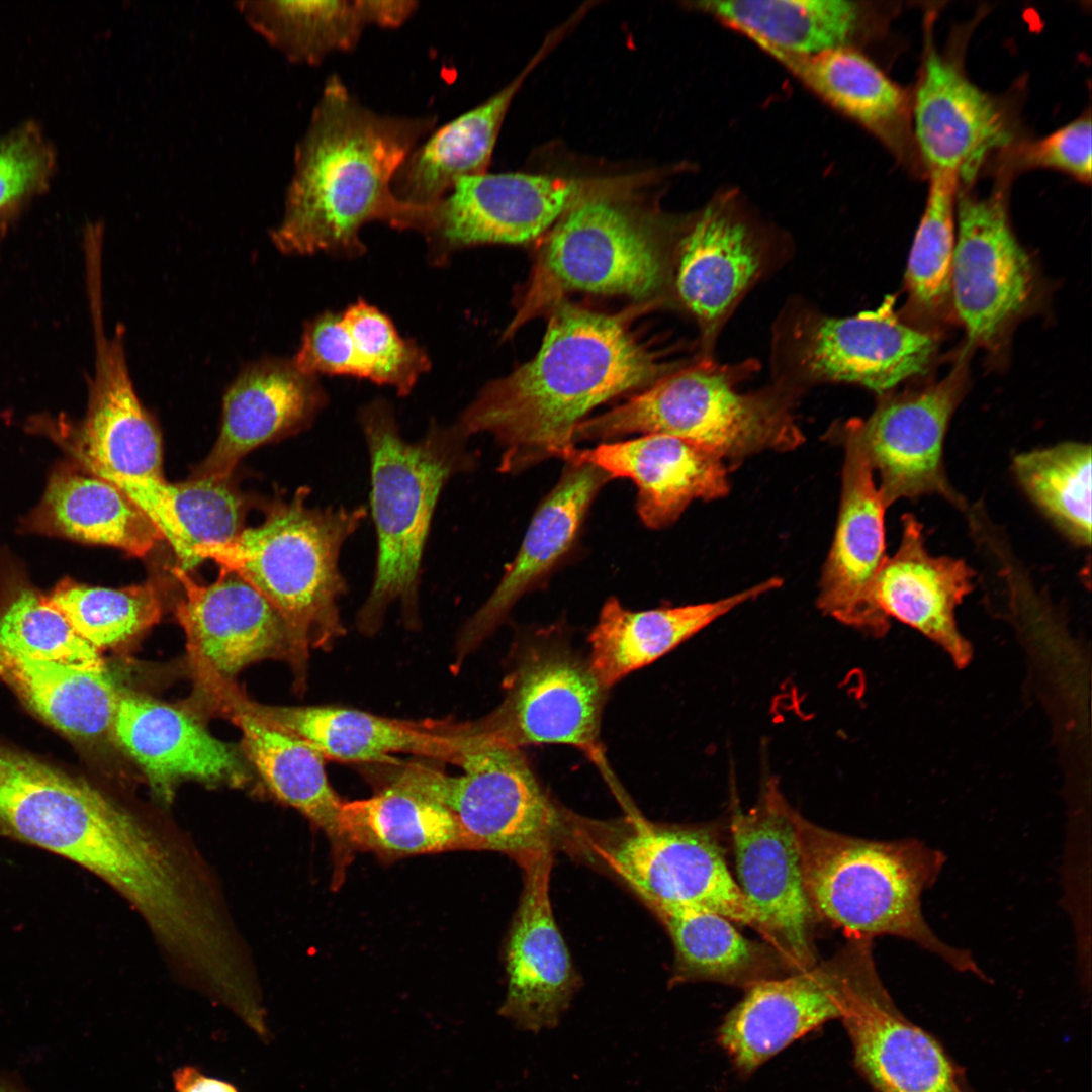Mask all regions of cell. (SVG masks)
Returning a JSON list of instances; mask_svg holds the SVG:
<instances>
[{
	"label": "cell",
	"mask_w": 1092,
	"mask_h": 1092,
	"mask_svg": "<svg viewBox=\"0 0 1092 1092\" xmlns=\"http://www.w3.org/2000/svg\"><path fill=\"white\" fill-rule=\"evenodd\" d=\"M664 369L622 316L561 304L537 354L488 383L453 427L467 440L493 436L502 448L498 470L515 474L550 458L564 460L589 412L651 385Z\"/></svg>",
	"instance_id": "cell-1"
},
{
	"label": "cell",
	"mask_w": 1092,
	"mask_h": 1092,
	"mask_svg": "<svg viewBox=\"0 0 1092 1092\" xmlns=\"http://www.w3.org/2000/svg\"><path fill=\"white\" fill-rule=\"evenodd\" d=\"M436 116H396L363 105L337 75L325 82L295 147L281 221L270 232L287 255L358 257L360 230L380 221L412 230L416 206L393 194V177Z\"/></svg>",
	"instance_id": "cell-2"
},
{
	"label": "cell",
	"mask_w": 1092,
	"mask_h": 1092,
	"mask_svg": "<svg viewBox=\"0 0 1092 1092\" xmlns=\"http://www.w3.org/2000/svg\"><path fill=\"white\" fill-rule=\"evenodd\" d=\"M299 488L275 502L262 524L226 543L194 548L196 564L212 559L255 587L281 616L288 659L301 688L310 649L331 647L345 633L339 601L347 593L340 570L346 541L367 517V508L311 507Z\"/></svg>",
	"instance_id": "cell-3"
},
{
	"label": "cell",
	"mask_w": 1092,
	"mask_h": 1092,
	"mask_svg": "<svg viewBox=\"0 0 1092 1092\" xmlns=\"http://www.w3.org/2000/svg\"><path fill=\"white\" fill-rule=\"evenodd\" d=\"M806 892L817 916L848 939L891 935L911 941L952 969L985 978L972 954L943 942L922 912V895L937 881L944 854L915 839L870 840L823 828L798 816Z\"/></svg>",
	"instance_id": "cell-4"
},
{
	"label": "cell",
	"mask_w": 1092,
	"mask_h": 1092,
	"mask_svg": "<svg viewBox=\"0 0 1092 1092\" xmlns=\"http://www.w3.org/2000/svg\"><path fill=\"white\" fill-rule=\"evenodd\" d=\"M358 420L370 457L377 554L357 623L364 633H373L394 602L405 618L416 617L423 554L438 498L452 477L476 466L477 457L453 425L432 423L418 441L403 439L391 406L382 399L364 405Z\"/></svg>",
	"instance_id": "cell-5"
},
{
	"label": "cell",
	"mask_w": 1092,
	"mask_h": 1092,
	"mask_svg": "<svg viewBox=\"0 0 1092 1092\" xmlns=\"http://www.w3.org/2000/svg\"><path fill=\"white\" fill-rule=\"evenodd\" d=\"M0 830L94 873L122 896L142 891L159 839L99 791L0 744Z\"/></svg>",
	"instance_id": "cell-6"
},
{
	"label": "cell",
	"mask_w": 1092,
	"mask_h": 1092,
	"mask_svg": "<svg viewBox=\"0 0 1092 1092\" xmlns=\"http://www.w3.org/2000/svg\"><path fill=\"white\" fill-rule=\"evenodd\" d=\"M735 380L736 372L711 361L666 375L623 404L582 421L574 444L665 434L702 444L725 459L802 443L790 388L741 393Z\"/></svg>",
	"instance_id": "cell-7"
},
{
	"label": "cell",
	"mask_w": 1092,
	"mask_h": 1092,
	"mask_svg": "<svg viewBox=\"0 0 1092 1092\" xmlns=\"http://www.w3.org/2000/svg\"><path fill=\"white\" fill-rule=\"evenodd\" d=\"M566 825L571 846L600 860L652 912L706 910L749 926L763 938L757 912L705 829L660 825L633 816L603 823L568 815Z\"/></svg>",
	"instance_id": "cell-8"
},
{
	"label": "cell",
	"mask_w": 1092,
	"mask_h": 1092,
	"mask_svg": "<svg viewBox=\"0 0 1092 1092\" xmlns=\"http://www.w3.org/2000/svg\"><path fill=\"white\" fill-rule=\"evenodd\" d=\"M459 766L461 775L449 776L413 762L391 781L449 809L466 849L497 851L515 860L552 847L566 813L551 801L520 749L470 733Z\"/></svg>",
	"instance_id": "cell-9"
},
{
	"label": "cell",
	"mask_w": 1092,
	"mask_h": 1092,
	"mask_svg": "<svg viewBox=\"0 0 1092 1092\" xmlns=\"http://www.w3.org/2000/svg\"><path fill=\"white\" fill-rule=\"evenodd\" d=\"M505 691L495 710L468 723L471 732L518 749L564 744L599 754L607 689L556 631H542L519 649Z\"/></svg>",
	"instance_id": "cell-10"
},
{
	"label": "cell",
	"mask_w": 1092,
	"mask_h": 1092,
	"mask_svg": "<svg viewBox=\"0 0 1092 1092\" xmlns=\"http://www.w3.org/2000/svg\"><path fill=\"white\" fill-rule=\"evenodd\" d=\"M1033 263L1011 228L1005 186L958 192L951 310L972 346L997 351L1035 298Z\"/></svg>",
	"instance_id": "cell-11"
},
{
	"label": "cell",
	"mask_w": 1092,
	"mask_h": 1092,
	"mask_svg": "<svg viewBox=\"0 0 1092 1092\" xmlns=\"http://www.w3.org/2000/svg\"><path fill=\"white\" fill-rule=\"evenodd\" d=\"M798 816L770 778L756 804L744 812L735 808L730 819L735 880L762 922L764 941L796 973L818 963L817 917L804 884Z\"/></svg>",
	"instance_id": "cell-12"
},
{
	"label": "cell",
	"mask_w": 1092,
	"mask_h": 1092,
	"mask_svg": "<svg viewBox=\"0 0 1092 1092\" xmlns=\"http://www.w3.org/2000/svg\"><path fill=\"white\" fill-rule=\"evenodd\" d=\"M95 363L86 415L72 430L75 464L115 486L143 479H163L159 428L141 402L127 365L124 327L113 335L104 328L101 271L87 272Z\"/></svg>",
	"instance_id": "cell-13"
},
{
	"label": "cell",
	"mask_w": 1092,
	"mask_h": 1092,
	"mask_svg": "<svg viewBox=\"0 0 1092 1092\" xmlns=\"http://www.w3.org/2000/svg\"><path fill=\"white\" fill-rule=\"evenodd\" d=\"M936 351L934 336L904 322L893 298L849 317L802 314L786 341L789 362L803 380L856 383L879 393L925 373Z\"/></svg>",
	"instance_id": "cell-14"
},
{
	"label": "cell",
	"mask_w": 1092,
	"mask_h": 1092,
	"mask_svg": "<svg viewBox=\"0 0 1092 1092\" xmlns=\"http://www.w3.org/2000/svg\"><path fill=\"white\" fill-rule=\"evenodd\" d=\"M967 384L964 353L942 379L886 395L867 420H852L880 477L878 489L887 508L899 499L925 495H940L966 507L946 477L943 453L950 419Z\"/></svg>",
	"instance_id": "cell-15"
},
{
	"label": "cell",
	"mask_w": 1092,
	"mask_h": 1092,
	"mask_svg": "<svg viewBox=\"0 0 1092 1092\" xmlns=\"http://www.w3.org/2000/svg\"><path fill=\"white\" fill-rule=\"evenodd\" d=\"M579 185L525 173H481L456 182L437 202L420 206L417 232L436 263L458 249L532 241L575 204Z\"/></svg>",
	"instance_id": "cell-16"
},
{
	"label": "cell",
	"mask_w": 1092,
	"mask_h": 1092,
	"mask_svg": "<svg viewBox=\"0 0 1092 1092\" xmlns=\"http://www.w3.org/2000/svg\"><path fill=\"white\" fill-rule=\"evenodd\" d=\"M208 700L302 739L325 759L382 762L410 753L459 765L469 742L465 724L391 719L337 706L263 705L221 676L210 684Z\"/></svg>",
	"instance_id": "cell-17"
},
{
	"label": "cell",
	"mask_w": 1092,
	"mask_h": 1092,
	"mask_svg": "<svg viewBox=\"0 0 1092 1092\" xmlns=\"http://www.w3.org/2000/svg\"><path fill=\"white\" fill-rule=\"evenodd\" d=\"M840 1019L856 1067L875 1092H964L940 1044L895 1007L878 975L872 940H854Z\"/></svg>",
	"instance_id": "cell-18"
},
{
	"label": "cell",
	"mask_w": 1092,
	"mask_h": 1092,
	"mask_svg": "<svg viewBox=\"0 0 1092 1092\" xmlns=\"http://www.w3.org/2000/svg\"><path fill=\"white\" fill-rule=\"evenodd\" d=\"M553 847L518 857L523 890L506 945L507 993L498 1009L522 1031L557 1027L580 987L550 899Z\"/></svg>",
	"instance_id": "cell-19"
},
{
	"label": "cell",
	"mask_w": 1092,
	"mask_h": 1092,
	"mask_svg": "<svg viewBox=\"0 0 1092 1092\" xmlns=\"http://www.w3.org/2000/svg\"><path fill=\"white\" fill-rule=\"evenodd\" d=\"M918 81L911 97L917 156L928 173H954L972 183L987 157L1013 142L1011 115L977 87L954 60L934 47L926 31Z\"/></svg>",
	"instance_id": "cell-20"
},
{
	"label": "cell",
	"mask_w": 1092,
	"mask_h": 1092,
	"mask_svg": "<svg viewBox=\"0 0 1092 1092\" xmlns=\"http://www.w3.org/2000/svg\"><path fill=\"white\" fill-rule=\"evenodd\" d=\"M543 271L565 290L644 297L659 288L664 264L654 237L622 207L575 203L552 231Z\"/></svg>",
	"instance_id": "cell-21"
},
{
	"label": "cell",
	"mask_w": 1092,
	"mask_h": 1092,
	"mask_svg": "<svg viewBox=\"0 0 1092 1092\" xmlns=\"http://www.w3.org/2000/svg\"><path fill=\"white\" fill-rule=\"evenodd\" d=\"M845 461L838 523L817 598L819 609L872 637L884 636L890 619L877 599L878 576L887 561V509L874 471L850 420L844 427Z\"/></svg>",
	"instance_id": "cell-22"
},
{
	"label": "cell",
	"mask_w": 1092,
	"mask_h": 1092,
	"mask_svg": "<svg viewBox=\"0 0 1092 1092\" xmlns=\"http://www.w3.org/2000/svg\"><path fill=\"white\" fill-rule=\"evenodd\" d=\"M852 957L853 942L848 940L832 958L808 970L746 988L718 1034L736 1068L749 1074L809 1031L841 1018Z\"/></svg>",
	"instance_id": "cell-23"
},
{
	"label": "cell",
	"mask_w": 1092,
	"mask_h": 1092,
	"mask_svg": "<svg viewBox=\"0 0 1092 1092\" xmlns=\"http://www.w3.org/2000/svg\"><path fill=\"white\" fill-rule=\"evenodd\" d=\"M327 400L317 377L301 372L291 358L244 365L223 395L217 440L194 476L230 479L250 451L307 429Z\"/></svg>",
	"instance_id": "cell-24"
},
{
	"label": "cell",
	"mask_w": 1092,
	"mask_h": 1092,
	"mask_svg": "<svg viewBox=\"0 0 1092 1092\" xmlns=\"http://www.w3.org/2000/svg\"><path fill=\"white\" fill-rule=\"evenodd\" d=\"M766 251L760 231L733 194L715 198L692 223L680 242L675 287L707 342L760 275Z\"/></svg>",
	"instance_id": "cell-25"
},
{
	"label": "cell",
	"mask_w": 1092,
	"mask_h": 1092,
	"mask_svg": "<svg viewBox=\"0 0 1092 1092\" xmlns=\"http://www.w3.org/2000/svg\"><path fill=\"white\" fill-rule=\"evenodd\" d=\"M564 461L589 463L611 478L633 481L638 515L650 529L671 525L695 499H716L729 492L724 458L702 444L671 435H642L592 449L574 447Z\"/></svg>",
	"instance_id": "cell-26"
},
{
	"label": "cell",
	"mask_w": 1092,
	"mask_h": 1092,
	"mask_svg": "<svg viewBox=\"0 0 1092 1092\" xmlns=\"http://www.w3.org/2000/svg\"><path fill=\"white\" fill-rule=\"evenodd\" d=\"M173 574L185 598L176 616L187 650L225 678L248 664L289 653L285 624L276 609L236 572L220 568L217 579L199 584L180 567Z\"/></svg>",
	"instance_id": "cell-27"
},
{
	"label": "cell",
	"mask_w": 1092,
	"mask_h": 1092,
	"mask_svg": "<svg viewBox=\"0 0 1092 1092\" xmlns=\"http://www.w3.org/2000/svg\"><path fill=\"white\" fill-rule=\"evenodd\" d=\"M611 479L589 463L566 462L499 583L464 625L457 644L460 659L492 632L522 596L545 581L572 548L593 502Z\"/></svg>",
	"instance_id": "cell-28"
},
{
	"label": "cell",
	"mask_w": 1092,
	"mask_h": 1092,
	"mask_svg": "<svg viewBox=\"0 0 1092 1092\" xmlns=\"http://www.w3.org/2000/svg\"><path fill=\"white\" fill-rule=\"evenodd\" d=\"M974 576L965 560L930 554L923 525L907 513L902 517L899 547L878 576L877 599L889 619L920 632L958 668H964L972 660L973 648L956 617L958 607L973 589Z\"/></svg>",
	"instance_id": "cell-29"
},
{
	"label": "cell",
	"mask_w": 1092,
	"mask_h": 1092,
	"mask_svg": "<svg viewBox=\"0 0 1092 1092\" xmlns=\"http://www.w3.org/2000/svg\"><path fill=\"white\" fill-rule=\"evenodd\" d=\"M110 730L163 797L169 798L175 784L185 779L237 783L244 778L231 747L175 707L120 692Z\"/></svg>",
	"instance_id": "cell-30"
},
{
	"label": "cell",
	"mask_w": 1092,
	"mask_h": 1092,
	"mask_svg": "<svg viewBox=\"0 0 1092 1092\" xmlns=\"http://www.w3.org/2000/svg\"><path fill=\"white\" fill-rule=\"evenodd\" d=\"M758 48L825 104L878 139L897 159L916 160L911 96L860 50L804 56Z\"/></svg>",
	"instance_id": "cell-31"
},
{
	"label": "cell",
	"mask_w": 1092,
	"mask_h": 1092,
	"mask_svg": "<svg viewBox=\"0 0 1092 1092\" xmlns=\"http://www.w3.org/2000/svg\"><path fill=\"white\" fill-rule=\"evenodd\" d=\"M689 5L757 47L804 56L859 50L882 32L887 16L877 3L850 0L699 1Z\"/></svg>",
	"instance_id": "cell-32"
},
{
	"label": "cell",
	"mask_w": 1092,
	"mask_h": 1092,
	"mask_svg": "<svg viewBox=\"0 0 1092 1092\" xmlns=\"http://www.w3.org/2000/svg\"><path fill=\"white\" fill-rule=\"evenodd\" d=\"M235 6L287 60L309 66L355 49L367 27L397 28L417 11L413 0H244Z\"/></svg>",
	"instance_id": "cell-33"
},
{
	"label": "cell",
	"mask_w": 1092,
	"mask_h": 1092,
	"mask_svg": "<svg viewBox=\"0 0 1092 1092\" xmlns=\"http://www.w3.org/2000/svg\"><path fill=\"white\" fill-rule=\"evenodd\" d=\"M769 578L727 598L680 607L631 611L609 598L593 628L588 663L605 689L649 665L737 606L780 587Z\"/></svg>",
	"instance_id": "cell-34"
},
{
	"label": "cell",
	"mask_w": 1092,
	"mask_h": 1092,
	"mask_svg": "<svg viewBox=\"0 0 1092 1092\" xmlns=\"http://www.w3.org/2000/svg\"><path fill=\"white\" fill-rule=\"evenodd\" d=\"M23 526L29 532L115 547L135 557L146 556L164 539L121 489L75 463L54 470Z\"/></svg>",
	"instance_id": "cell-35"
},
{
	"label": "cell",
	"mask_w": 1092,
	"mask_h": 1092,
	"mask_svg": "<svg viewBox=\"0 0 1092 1092\" xmlns=\"http://www.w3.org/2000/svg\"><path fill=\"white\" fill-rule=\"evenodd\" d=\"M527 72L415 147L393 177L394 196L406 204L427 206L460 179L486 172L506 113Z\"/></svg>",
	"instance_id": "cell-36"
},
{
	"label": "cell",
	"mask_w": 1092,
	"mask_h": 1092,
	"mask_svg": "<svg viewBox=\"0 0 1092 1092\" xmlns=\"http://www.w3.org/2000/svg\"><path fill=\"white\" fill-rule=\"evenodd\" d=\"M653 913L673 946L671 984L710 981L746 989L796 973L770 944L748 939L720 914L693 908Z\"/></svg>",
	"instance_id": "cell-37"
},
{
	"label": "cell",
	"mask_w": 1092,
	"mask_h": 1092,
	"mask_svg": "<svg viewBox=\"0 0 1092 1092\" xmlns=\"http://www.w3.org/2000/svg\"><path fill=\"white\" fill-rule=\"evenodd\" d=\"M214 710L241 730L248 757L275 797L325 831L342 867L349 851L339 823L344 802L328 780L325 757L302 739L240 710L229 707Z\"/></svg>",
	"instance_id": "cell-38"
},
{
	"label": "cell",
	"mask_w": 1092,
	"mask_h": 1092,
	"mask_svg": "<svg viewBox=\"0 0 1092 1092\" xmlns=\"http://www.w3.org/2000/svg\"><path fill=\"white\" fill-rule=\"evenodd\" d=\"M339 823L348 850L396 857L466 849L449 809L396 782L370 798L344 802Z\"/></svg>",
	"instance_id": "cell-39"
},
{
	"label": "cell",
	"mask_w": 1092,
	"mask_h": 1092,
	"mask_svg": "<svg viewBox=\"0 0 1092 1092\" xmlns=\"http://www.w3.org/2000/svg\"><path fill=\"white\" fill-rule=\"evenodd\" d=\"M0 678L63 733L92 738L111 728L120 691L104 667L33 659L0 644Z\"/></svg>",
	"instance_id": "cell-40"
},
{
	"label": "cell",
	"mask_w": 1092,
	"mask_h": 1092,
	"mask_svg": "<svg viewBox=\"0 0 1092 1092\" xmlns=\"http://www.w3.org/2000/svg\"><path fill=\"white\" fill-rule=\"evenodd\" d=\"M960 184L954 173H929L926 206L905 275L908 311L918 327L921 322L924 325L943 320L951 311L950 274Z\"/></svg>",
	"instance_id": "cell-41"
},
{
	"label": "cell",
	"mask_w": 1092,
	"mask_h": 1092,
	"mask_svg": "<svg viewBox=\"0 0 1092 1092\" xmlns=\"http://www.w3.org/2000/svg\"><path fill=\"white\" fill-rule=\"evenodd\" d=\"M1020 487L1076 545L1091 543V446L1064 442L1016 455Z\"/></svg>",
	"instance_id": "cell-42"
},
{
	"label": "cell",
	"mask_w": 1092,
	"mask_h": 1092,
	"mask_svg": "<svg viewBox=\"0 0 1092 1092\" xmlns=\"http://www.w3.org/2000/svg\"><path fill=\"white\" fill-rule=\"evenodd\" d=\"M48 600L96 649L133 639L162 615L161 599L150 582L116 589L66 580Z\"/></svg>",
	"instance_id": "cell-43"
},
{
	"label": "cell",
	"mask_w": 1092,
	"mask_h": 1092,
	"mask_svg": "<svg viewBox=\"0 0 1092 1092\" xmlns=\"http://www.w3.org/2000/svg\"><path fill=\"white\" fill-rule=\"evenodd\" d=\"M0 644L33 659L104 667L98 649L75 631L48 598L29 588L21 589L1 613Z\"/></svg>",
	"instance_id": "cell-44"
},
{
	"label": "cell",
	"mask_w": 1092,
	"mask_h": 1092,
	"mask_svg": "<svg viewBox=\"0 0 1092 1092\" xmlns=\"http://www.w3.org/2000/svg\"><path fill=\"white\" fill-rule=\"evenodd\" d=\"M353 339L364 379L393 387L407 395L431 367L427 352L402 338L390 318L373 305L358 300L341 313Z\"/></svg>",
	"instance_id": "cell-45"
},
{
	"label": "cell",
	"mask_w": 1092,
	"mask_h": 1092,
	"mask_svg": "<svg viewBox=\"0 0 1092 1092\" xmlns=\"http://www.w3.org/2000/svg\"><path fill=\"white\" fill-rule=\"evenodd\" d=\"M168 492L183 536L185 555L178 567L184 571L197 565L195 547L230 542L244 530L246 502L229 479L194 476L169 483Z\"/></svg>",
	"instance_id": "cell-46"
},
{
	"label": "cell",
	"mask_w": 1092,
	"mask_h": 1092,
	"mask_svg": "<svg viewBox=\"0 0 1092 1092\" xmlns=\"http://www.w3.org/2000/svg\"><path fill=\"white\" fill-rule=\"evenodd\" d=\"M1091 117L1087 113L1053 133L1004 149V169L1008 178L1013 172L1033 168H1049L1065 172L1075 179L1090 183L1092 170Z\"/></svg>",
	"instance_id": "cell-47"
},
{
	"label": "cell",
	"mask_w": 1092,
	"mask_h": 1092,
	"mask_svg": "<svg viewBox=\"0 0 1092 1092\" xmlns=\"http://www.w3.org/2000/svg\"><path fill=\"white\" fill-rule=\"evenodd\" d=\"M303 373L348 375L364 379L353 339L341 314L323 312L303 328L299 347L291 358Z\"/></svg>",
	"instance_id": "cell-48"
},
{
	"label": "cell",
	"mask_w": 1092,
	"mask_h": 1092,
	"mask_svg": "<svg viewBox=\"0 0 1092 1092\" xmlns=\"http://www.w3.org/2000/svg\"><path fill=\"white\" fill-rule=\"evenodd\" d=\"M53 155L33 125L0 139V210L46 184Z\"/></svg>",
	"instance_id": "cell-49"
},
{
	"label": "cell",
	"mask_w": 1092,
	"mask_h": 1092,
	"mask_svg": "<svg viewBox=\"0 0 1092 1092\" xmlns=\"http://www.w3.org/2000/svg\"><path fill=\"white\" fill-rule=\"evenodd\" d=\"M173 1082L176 1092H239L231 1083L207 1077L192 1066L175 1070Z\"/></svg>",
	"instance_id": "cell-50"
},
{
	"label": "cell",
	"mask_w": 1092,
	"mask_h": 1092,
	"mask_svg": "<svg viewBox=\"0 0 1092 1092\" xmlns=\"http://www.w3.org/2000/svg\"><path fill=\"white\" fill-rule=\"evenodd\" d=\"M0 1092H21L16 1086L0 1078Z\"/></svg>",
	"instance_id": "cell-51"
}]
</instances>
